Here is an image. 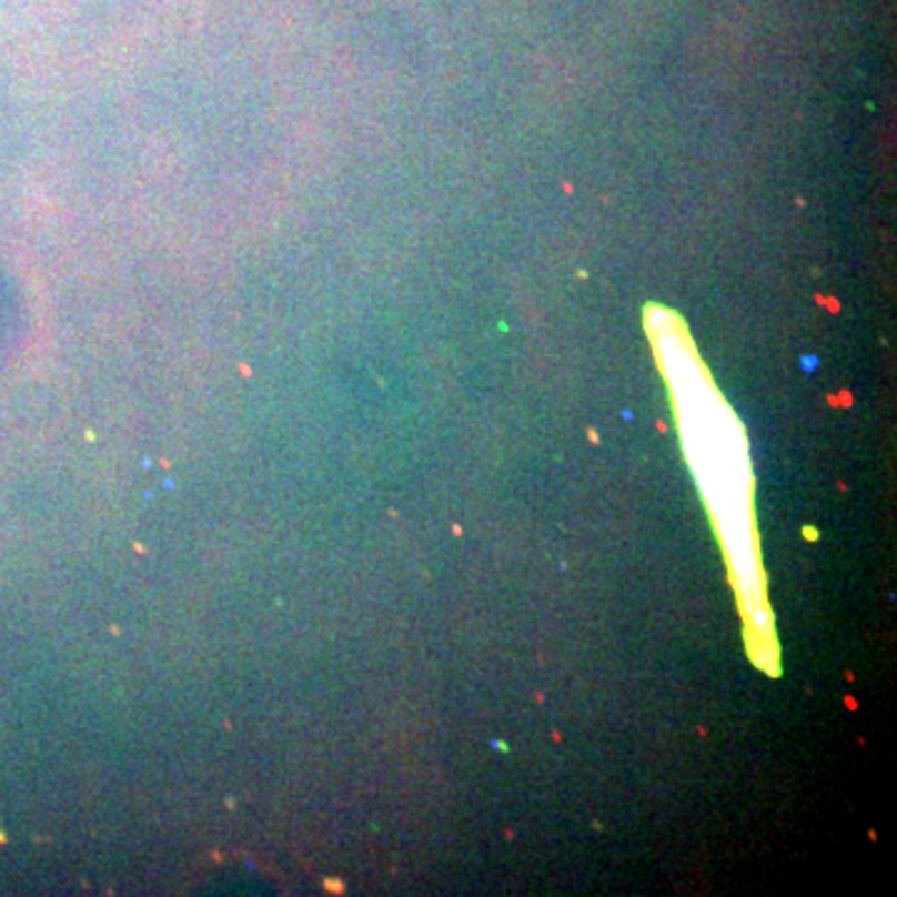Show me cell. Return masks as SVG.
Returning <instances> with one entry per match:
<instances>
[{
    "label": "cell",
    "mask_w": 897,
    "mask_h": 897,
    "mask_svg": "<svg viewBox=\"0 0 897 897\" xmlns=\"http://www.w3.org/2000/svg\"><path fill=\"white\" fill-rule=\"evenodd\" d=\"M800 364H803L805 372H815V370H818V356H803Z\"/></svg>",
    "instance_id": "cell-1"
},
{
    "label": "cell",
    "mask_w": 897,
    "mask_h": 897,
    "mask_svg": "<svg viewBox=\"0 0 897 897\" xmlns=\"http://www.w3.org/2000/svg\"><path fill=\"white\" fill-rule=\"evenodd\" d=\"M492 746L496 748V750H502V753H508V746L504 740H492Z\"/></svg>",
    "instance_id": "cell-2"
}]
</instances>
